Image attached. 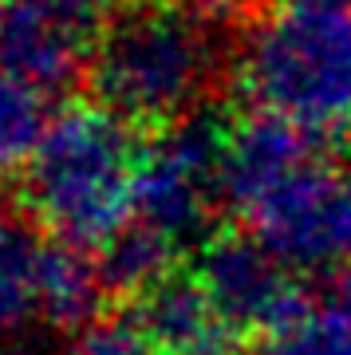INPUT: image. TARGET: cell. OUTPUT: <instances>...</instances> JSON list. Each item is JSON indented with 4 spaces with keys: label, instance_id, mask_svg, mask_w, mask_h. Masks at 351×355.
<instances>
[{
    "label": "cell",
    "instance_id": "30bf717a",
    "mask_svg": "<svg viewBox=\"0 0 351 355\" xmlns=\"http://www.w3.org/2000/svg\"><path fill=\"white\" fill-rule=\"evenodd\" d=\"M107 284L99 277V265H91L83 249L51 241L40 257V320L48 328H87Z\"/></svg>",
    "mask_w": 351,
    "mask_h": 355
},
{
    "label": "cell",
    "instance_id": "7c38bea8",
    "mask_svg": "<svg viewBox=\"0 0 351 355\" xmlns=\"http://www.w3.org/2000/svg\"><path fill=\"white\" fill-rule=\"evenodd\" d=\"M174 257H178V245L166 233H158V229L130 217L99 249L95 265H99V277L107 284V292H114V296H142L162 277L174 272Z\"/></svg>",
    "mask_w": 351,
    "mask_h": 355
},
{
    "label": "cell",
    "instance_id": "7a4b0ae2",
    "mask_svg": "<svg viewBox=\"0 0 351 355\" xmlns=\"http://www.w3.org/2000/svg\"><path fill=\"white\" fill-rule=\"evenodd\" d=\"M252 111L280 114L316 139L351 130V0H273L252 12L237 67Z\"/></svg>",
    "mask_w": 351,
    "mask_h": 355
},
{
    "label": "cell",
    "instance_id": "277c9868",
    "mask_svg": "<svg viewBox=\"0 0 351 355\" xmlns=\"http://www.w3.org/2000/svg\"><path fill=\"white\" fill-rule=\"evenodd\" d=\"M245 225L289 268L351 265V174L312 158L261 193Z\"/></svg>",
    "mask_w": 351,
    "mask_h": 355
},
{
    "label": "cell",
    "instance_id": "2e32d148",
    "mask_svg": "<svg viewBox=\"0 0 351 355\" xmlns=\"http://www.w3.org/2000/svg\"><path fill=\"white\" fill-rule=\"evenodd\" d=\"M0 8H4V0H0Z\"/></svg>",
    "mask_w": 351,
    "mask_h": 355
},
{
    "label": "cell",
    "instance_id": "8992f818",
    "mask_svg": "<svg viewBox=\"0 0 351 355\" xmlns=\"http://www.w3.org/2000/svg\"><path fill=\"white\" fill-rule=\"evenodd\" d=\"M198 280L205 284L217 316L233 336H273L312 308V296L296 288L289 265H280L257 237L221 233L209 237L198 261Z\"/></svg>",
    "mask_w": 351,
    "mask_h": 355
},
{
    "label": "cell",
    "instance_id": "5b68a950",
    "mask_svg": "<svg viewBox=\"0 0 351 355\" xmlns=\"http://www.w3.org/2000/svg\"><path fill=\"white\" fill-rule=\"evenodd\" d=\"M229 127L209 111H194L178 127L162 130L142 150L135 174V221L189 245L209 229V186H217Z\"/></svg>",
    "mask_w": 351,
    "mask_h": 355
},
{
    "label": "cell",
    "instance_id": "ba28073f",
    "mask_svg": "<svg viewBox=\"0 0 351 355\" xmlns=\"http://www.w3.org/2000/svg\"><path fill=\"white\" fill-rule=\"evenodd\" d=\"M87 36L60 24L32 0H4L0 8V71L36 91H63L87 76Z\"/></svg>",
    "mask_w": 351,
    "mask_h": 355
},
{
    "label": "cell",
    "instance_id": "4fadbf2b",
    "mask_svg": "<svg viewBox=\"0 0 351 355\" xmlns=\"http://www.w3.org/2000/svg\"><path fill=\"white\" fill-rule=\"evenodd\" d=\"M48 123L44 91L0 71V174H24L48 135Z\"/></svg>",
    "mask_w": 351,
    "mask_h": 355
},
{
    "label": "cell",
    "instance_id": "8fae6325",
    "mask_svg": "<svg viewBox=\"0 0 351 355\" xmlns=\"http://www.w3.org/2000/svg\"><path fill=\"white\" fill-rule=\"evenodd\" d=\"M40 257L44 241L36 229L0 214V343L40 316Z\"/></svg>",
    "mask_w": 351,
    "mask_h": 355
},
{
    "label": "cell",
    "instance_id": "6da1fadb",
    "mask_svg": "<svg viewBox=\"0 0 351 355\" xmlns=\"http://www.w3.org/2000/svg\"><path fill=\"white\" fill-rule=\"evenodd\" d=\"M178 0H130L103 20L87 51V87L135 130H170L198 111L217 76V40Z\"/></svg>",
    "mask_w": 351,
    "mask_h": 355
},
{
    "label": "cell",
    "instance_id": "9c48e42d",
    "mask_svg": "<svg viewBox=\"0 0 351 355\" xmlns=\"http://www.w3.org/2000/svg\"><path fill=\"white\" fill-rule=\"evenodd\" d=\"M138 324L162 355H229L233 331L221 324L198 272H170L138 296Z\"/></svg>",
    "mask_w": 351,
    "mask_h": 355
},
{
    "label": "cell",
    "instance_id": "5bb4252c",
    "mask_svg": "<svg viewBox=\"0 0 351 355\" xmlns=\"http://www.w3.org/2000/svg\"><path fill=\"white\" fill-rule=\"evenodd\" d=\"M67 355H162L138 316H95L76 331Z\"/></svg>",
    "mask_w": 351,
    "mask_h": 355
},
{
    "label": "cell",
    "instance_id": "52a82bcc",
    "mask_svg": "<svg viewBox=\"0 0 351 355\" xmlns=\"http://www.w3.org/2000/svg\"><path fill=\"white\" fill-rule=\"evenodd\" d=\"M320 146H324V139H316L312 130L296 127L280 114L252 111L237 127H229L221 170H217L221 202L237 217H245L249 205L273 190L280 178H289L304 162L320 158Z\"/></svg>",
    "mask_w": 351,
    "mask_h": 355
},
{
    "label": "cell",
    "instance_id": "3957f363",
    "mask_svg": "<svg viewBox=\"0 0 351 355\" xmlns=\"http://www.w3.org/2000/svg\"><path fill=\"white\" fill-rule=\"evenodd\" d=\"M142 146L130 123L99 103H76L48 123L24 170V202L55 241L103 249L135 217Z\"/></svg>",
    "mask_w": 351,
    "mask_h": 355
},
{
    "label": "cell",
    "instance_id": "9a60e30c",
    "mask_svg": "<svg viewBox=\"0 0 351 355\" xmlns=\"http://www.w3.org/2000/svg\"><path fill=\"white\" fill-rule=\"evenodd\" d=\"M36 8H44L48 16H55L60 24L76 28L79 36L99 32L107 20V0H32Z\"/></svg>",
    "mask_w": 351,
    "mask_h": 355
}]
</instances>
